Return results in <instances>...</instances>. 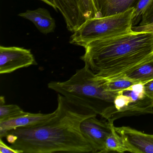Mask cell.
Masks as SVG:
<instances>
[{
  "label": "cell",
  "mask_w": 153,
  "mask_h": 153,
  "mask_svg": "<svg viewBox=\"0 0 153 153\" xmlns=\"http://www.w3.org/2000/svg\"><path fill=\"white\" fill-rule=\"evenodd\" d=\"M57 101L56 114L47 121L8 131L6 137L10 146L21 153H94L82 135L80 124L97 114L60 94Z\"/></svg>",
  "instance_id": "6da1fadb"
},
{
  "label": "cell",
  "mask_w": 153,
  "mask_h": 153,
  "mask_svg": "<svg viewBox=\"0 0 153 153\" xmlns=\"http://www.w3.org/2000/svg\"><path fill=\"white\" fill-rule=\"evenodd\" d=\"M80 59L106 80L122 76L153 58V31L130 32L99 39L84 47Z\"/></svg>",
  "instance_id": "7a4b0ae2"
},
{
  "label": "cell",
  "mask_w": 153,
  "mask_h": 153,
  "mask_svg": "<svg viewBox=\"0 0 153 153\" xmlns=\"http://www.w3.org/2000/svg\"><path fill=\"white\" fill-rule=\"evenodd\" d=\"M105 81L85 65L68 80L51 81L48 87L109 120L114 113V102L118 93L107 91Z\"/></svg>",
  "instance_id": "3957f363"
},
{
  "label": "cell",
  "mask_w": 153,
  "mask_h": 153,
  "mask_svg": "<svg viewBox=\"0 0 153 153\" xmlns=\"http://www.w3.org/2000/svg\"><path fill=\"white\" fill-rule=\"evenodd\" d=\"M134 8L125 12L87 19L71 37V44L85 47L93 41L118 36L132 30Z\"/></svg>",
  "instance_id": "277c9868"
},
{
  "label": "cell",
  "mask_w": 153,
  "mask_h": 153,
  "mask_svg": "<svg viewBox=\"0 0 153 153\" xmlns=\"http://www.w3.org/2000/svg\"><path fill=\"white\" fill-rule=\"evenodd\" d=\"M37 64L30 50L15 46H0L1 74L11 73L19 69Z\"/></svg>",
  "instance_id": "5b68a950"
},
{
  "label": "cell",
  "mask_w": 153,
  "mask_h": 153,
  "mask_svg": "<svg viewBox=\"0 0 153 153\" xmlns=\"http://www.w3.org/2000/svg\"><path fill=\"white\" fill-rule=\"evenodd\" d=\"M113 123V121L100 120L97 115L88 117L81 122L80 131L91 144L94 153H102L105 140L111 131Z\"/></svg>",
  "instance_id": "8992f818"
},
{
  "label": "cell",
  "mask_w": 153,
  "mask_h": 153,
  "mask_svg": "<svg viewBox=\"0 0 153 153\" xmlns=\"http://www.w3.org/2000/svg\"><path fill=\"white\" fill-rule=\"evenodd\" d=\"M132 153H153V135L143 133L128 126L115 127Z\"/></svg>",
  "instance_id": "52a82bcc"
},
{
  "label": "cell",
  "mask_w": 153,
  "mask_h": 153,
  "mask_svg": "<svg viewBox=\"0 0 153 153\" xmlns=\"http://www.w3.org/2000/svg\"><path fill=\"white\" fill-rule=\"evenodd\" d=\"M56 114V111L49 114L31 113L26 112L15 118L0 121V138L6 137L8 131L22 127L36 126L47 121Z\"/></svg>",
  "instance_id": "ba28073f"
},
{
  "label": "cell",
  "mask_w": 153,
  "mask_h": 153,
  "mask_svg": "<svg viewBox=\"0 0 153 153\" xmlns=\"http://www.w3.org/2000/svg\"><path fill=\"white\" fill-rule=\"evenodd\" d=\"M57 9L65 20L67 28L73 32L79 28L86 19L80 8L79 0H54Z\"/></svg>",
  "instance_id": "9c48e42d"
},
{
  "label": "cell",
  "mask_w": 153,
  "mask_h": 153,
  "mask_svg": "<svg viewBox=\"0 0 153 153\" xmlns=\"http://www.w3.org/2000/svg\"><path fill=\"white\" fill-rule=\"evenodd\" d=\"M96 10V18L104 17L125 12L135 8L140 0H93Z\"/></svg>",
  "instance_id": "30bf717a"
},
{
  "label": "cell",
  "mask_w": 153,
  "mask_h": 153,
  "mask_svg": "<svg viewBox=\"0 0 153 153\" xmlns=\"http://www.w3.org/2000/svg\"><path fill=\"white\" fill-rule=\"evenodd\" d=\"M18 16L32 22L44 34L53 33L56 27L55 20L45 9L39 8L35 10H27Z\"/></svg>",
  "instance_id": "8fae6325"
},
{
  "label": "cell",
  "mask_w": 153,
  "mask_h": 153,
  "mask_svg": "<svg viewBox=\"0 0 153 153\" xmlns=\"http://www.w3.org/2000/svg\"><path fill=\"white\" fill-rule=\"evenodd\" d=\"M111 152L123 153L130 152L123 137L116 131L114 123L111 125V131L106 138L102 153Z\"/></svg>",
  "instance_id": "7c38bea8"
},
{
  "label": "cell",
  "mask_w": 153,
  "mask_h": 153,
  "mask_svg": "<svg viewBox=\"0 0 153 153\" xmlns=\"http://www.w3.org/2000/svg\"><path fill=\"white\" fill-rule=\"evenodd\" d=\"M126 77L137 83H144L153 79V58L125 74Z\"/></svg>",
  "instance_id": "4fadbf2b"
},
{
  "label": "cell",
  "mask_w": 153,
  "mask_h": 153,
  "mask_svg": "<svg viewBox=\"0 0 153 153\" xmlns=\"http://www.w3.org/2000/svg\"><path fill=\"white\" fill-rule=\"evenodd\" d=\"M105 81L106 90L115 93L125 90L137 83L130 79L125 75L113 79H105Z\"/></svg>",
  "instance_id": "5bb4252c"
},
{
  "label": "cell",
  "mask_w": 153,
  "mask_h": 153,
  "mask_svg": "<svg viewBox=\"0 0 153 153\" xmlns=\"http://www.w3.org/2000/svg\"><path fill=\"white\" fill-rule=\"evenodd\" d=\"M25 112L17 105H0V121L15 118Z\"/></svg>",
  "instance_id": "9a60e30c"
},
{
  "label": "cell",
  "mask_w": 153,
  "mask_h": 153,
  "mask_svg": "<svg viewBox=\"0 0 153 153\" xmlns=\"http://www.w3.org/2000/svg\"><path fill=\"white\" fill-rule=\"evenodd\" d=\"M152 0H140L138 3L134 8L132 17V27L136 26L140 23L142 15L148 5Z\"/></svg>",
  "instance_id": "2e32d148"
},
{
  "label": "cell",
  "mask_w": 153,
  "mask_h": 153,
  "mask_svg": "<svg viewBox=\"0 0 153 153\" xmlns=\"http://www.w3.org/2000/svg\"><path fill=\"white\" fill-rule=\"evenodd\" d=\"M153 23V0L148 5L142 15L139 26H146Z\"/></svg>",
  "instance_id": "e0dca14e"
},
{
  "label": "cell",
  "mask_w": 153,
  "mask_h": 153,
  "mask_svg": "<svg viewBox=\"0 0 153 153\" xmlns=\"http://www.w3.org/2000/svg\"><path fill=\"white\" fill-rule=\"evenodd\" d=\"M0 152L1 153H21L19 150H16L6 145L0 138Z\"/></svg>",
  "instance_id": "ac0fdd59"
},
{
  "label": "cell",
  "mask_w": 153,
  "mask_h": 153,
  "mask_svg": "<svg viewBox=\"0 0 153 153\" xmlns=\"http://www.w3.org/2000/svg\"><path fill=\"white\" fill-rule=\"evenodd\" d=\"M145 94L153 102V79L144 84Z\"/></svg>",
  "instance_id": "d6986e66"
},
{
  "label": "cell",
  "mask_w": 153,
  "mask_h": 153,
  "mask_svg": "<svg viewBox=\"0 0 153 153\" xmlns=\"http://www.w3.org/2000/svg\"><path fill=\"white\" fill-rule=\"evenodd\" d=\"M131 29L135 32H151L153 30V23L148 25L132 27Z\"/></svg>",
  "instance_id": "ffe728a7"
},
{
  "label": "cell",
  "mask_w": 153,
  "mask_h": 153,
  "mask_svg": "<svg viewBox=\"0 0 153 153\" xmlns=\"http://www.w3.org/2000/svg\"><path fill=\"white\" fill-rule=\"evenodd\" d=\"M41 1L48 4V5L51 6V7H52L55 10H58L57 9V7H56L54 0H41Z\"/></svg>",
  "instance_id": "44dd1931"
},
{
  "label": "cell",
  "mask_w": 153,
  "mask_h": 153,
  "mask_svg": "<svg viewBox=\"0 0 153 153\" xmlns=\"http://www.w3.org/2000/svg\"><path fill=\"white\" fill-rule=\"evenodd\" d=\"M5 97L3 96H1L0 97V105H3L5 104Z\"/></svg>",
  "instance_id": "7402d4cb"
},
{
  "label": "cell",
  "mask_w": 153,
  "mask_h": 153,
  "mask_svg": "<svg viewBox=\"0 0 153 153\" xmlns=\"http://www.w3.org/2000/svg\"></svg>",
  "instance_id": "603a6c76"
}]
</instances>
